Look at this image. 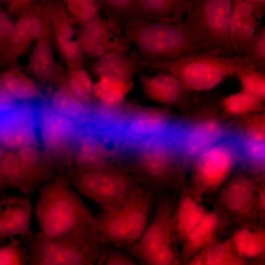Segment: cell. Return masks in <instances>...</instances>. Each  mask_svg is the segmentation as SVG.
Returning <instances> with one entry per match:
<instances>
[{
  "label": "cell",
  "mask_w": 265,
  "mask_h": 265,
  "mask_svg": "<svg viewBox=\"0 0 265 265\" xmlns=\"http://www.w3.org/2000/svg\"><path fill=\"white\" fill-rule=\"evenodd\" d=\"M39 234L55 238L93 226L94 216L63 177L47 182L39 190L35 210Z\"/></svg>",
  "instance_id": "1"
},
{
  "label": "cell",
  "mask_w": 265,
  "mask_h": 265,
  "mask_svg": "<svg viewBox=\"0 0 265 265\" xmlns=\"http://www.w3.org/2000/svg\"><path fill=\"white\" fill-rule=\"evenodd\" d=\"M122 31L143 62L169 61L207 52L191 40L183 22L134 19Z\"/></svg>",
  "instance_id": "2"
},
{
  "label": "cell",
  "mask_w": 265,
  "mask_h": 265,
  "mask_svg": "<svg viewBox=\"0 0 265 265\" xmlns=\"http://www.w3.org/2000/svg\"><path fill=\"white\" fill-rule=\"evenodd\" d=\"M185 28L197 45L207 52L235 55L230 39L232 0H186Z\"/></svg>",
  "instance_id": "3"
},
{
  "label": "cell",
  "mask_w": 265,
  "mask_h": 265,
  "mask_svg": "<svg viewBox=\"0 0 265 265\" xmlns=\"http://www.w3.org/2000/svg\"><path fill=\"white\" fill-rule=\"evenodd\" d=\"M153 204L152 191L140 187L124 203L103 210L93 224L101 244L120 248L135 242L149 223Z\"/></svg>",
  "instance_id": "4"
},
{
  "label": "cell",
  "mask_w": 265,
  "mask_h": 265,
  "mask_svg": "<svg viewBox=\"0 0 265 265\" xmlns=\"http://www.w3.org/2000/svg\"><path fill=\"white\" fill-rule=\"evenodd\" d=\"M152 68L169 73L195 92L208 91L228 77L246 67L242 55L228 57L205 52L169 61L145 62Z\"/></svg>",
  "instance_id": "5"
},
{
  "label": "cell",
  "mask_w": 265,
  "mask_h": 265,
  "mask_svg": "<svg viewBox=\"0 0 265 265\" xmlns=\"http://www.w3.org/2000/svg\"><path fill=\"white\" fill-rule=\"evenodd\" d=\"M102 250L93 226L55 238L38 233L30 245L29 260L34 265H90L96 263Z\"/></svg>",
  "instance_id": "6"
},
{
  "label": "cell",
  "mask_w": 265,
  "mask_h": 265,
  "mask_svg": "<svg viewBox=\"0 0 265 265\" xmlns=\"http://www.w3.org/2000/svg\"><path fill=\"white\" fill-rule=\"evenodd\" d=\"M173 210L169 200L159 201L153 218L140 237L125 247L140 263L153 265L179 263L173 243Z\"/></svg>",
  "instance_id": "7"
},
{
  "label": "cell",
  "mask_w": 265,
  "mask_h": 265,
  "mask_svg": "<svg viewBox=\"0 0 265 265\" xmlns=\"http://www.w3.org/2000/svg\"><path fill=\"white\" fill-rule=\"evenodd\" d=\"M70 182L79 191L103 210L121 205L140 188L126 174L102 167L82 168L71 175Z\"/></svg>",
  "instance_id": "8"
},
{
  "label": "cell",
  "mask_w": 265,
  "mask_h": 265,
  "mask_svg": "<svg viewBox=\"0 0 265 265\" xmlns=\"http://www.w3.org/2000/svg\"><path fill=\"white\" fill-rule=\"evenodd\" d=\"M238 156L237 145L223 138L194 159L193 179L204 192H212L224 183Z\"/></svg>",
  "instance_id": "9"
},
{
  "label": "cell",
  "mask_w": 265,
  "mask_h": 265,
  "mask_svg": "<svg viewBox=\"0 0 265 265\" xmlns=\"http://www.w3.org/2000/svg\"><path fill=\"white\" fill-rule=\"evenodd\" d=\"M36 109L28 102L0 115V145L17 150L38 145Z\"/></svg>",
  "instance_id": "10"
},
{
  "label": "cell",
  "mask_w": 265,
  "mask_h": 265,
  "mask_svg": "<svg viewBox=\"0 0 265 265\" xmlns=\"http://www.w3.org/2000/svg\"><path fill=\"white\" fill-rule=\"evenodd\" d=\"M78 38L85 55L97 59L111 52L127 53L130 43L121 28L100 15L81 25Z\"/></svg>",
  "instance_id": "11"
},
{
  "label": "cell",
  "mask_w": 265,
  "mask_h": 265,
  "mask_svg": "<svg viewBox=\"0 0 265 265\" xmlns=\"http://www.w3.org/2000/svg\"><path fill=\"white\" fill-rule=\"evenodd\" d=\"M43 9V2L34 1L17 18L8 48L0 54V68L15 63L36 41L41 31Z\"/></svg>",
  "instance_id": "12"
},
{
  "label": "cell",
  "mask_w": 265,
  "mask_h": 265,
  "mask_svg": "<svg viewBox=\"0 0 265 265\" xmlns=\"http://www.w3.org/2000/svg\"><path fill=\"white\" fill-rule=\"evenodd\" d=\"M169 127L168 118L162 111L148 109L138 112L122 122L117 130L118 140L130 144L163 134Z\"/></svg>",
  "instance_id": "13"
},
{
  "label": "cell",
  "mask_w": 265,
  "mask_h": 265,
  "mask_svg": "<svg viewBox=\"0 0 265 265\" xmlns=\"http://www.w3.org/2000/svg\"><path fill=\"white\" fill-rule=\"evenodd\" d=\"M230 39L236 55H243L253 44L261 29V21L254 13L252 4L232 0Z\"/></svg>",
  "instance_id": "14"
},
{
  "label": "cell",
  "mask_w": 265,
  "mask_h": 265,
  "mask_svg": "<svg viewBox=\"0 0 265 265\" xmlns=\"http://www.w3.org/2000/svg\"><path fill=\"white\" fill-rule=\"evenodd\" d=\"M38 108L37 121L43 145L49 149L60 147L75 132V121L57 112L50 104H43Z\"/></svg>",
  "instance_id": "15"
},
{
  "label": "cell",
  "mask_w": 265,
  "mask_h": 265,
  "mask_svg": "<svg viewBox=\"0 0 265 265\" xmlns=\"http://www.w3.org/2000/svg\"><path fill=\"white\" fill-rule=\"evenodd\" d=\"M174 150L162 135L145 140L140 144L139 153L141 169L152 181L161 180L171 167Z\"/></svg>",
  "instance_id": "16"
},
{
  "label": "cell",
  "mask_w": 265,
  "mask_h": 265,
  "mask_svg": "<svg viewBox=\"0 0 265 265\" xmlns=\"http://www.w3.org/2000/svg\"><path fill=\"white\" fill-rule=\"evenodd\" d=\"M226 130L215 118H207L193 125L182 135L178 147L183 155L193 160L209 148L224 138Z\"/></svg>",
  "instance_id": "17"
},
{
  "label": "cell",
  "mask_w": 265,
  "mask_h": 265,
  "mask_svg": "<svg viewBox=\"0 0 265 265\" xmlns=\"http://www.w3.org/2000/svg\"><path fill=\"white\" fill-rule=\"evenodd\" d=\"M52 37L49 21L44 6L41 31L35 41L28 64L31 74L43 83L53 79L57 72V66L53 53Z\"/></svg>",
  "instance_id": "18"
},
{
  "label": "cell",
  "mask_w": 265,
  "mask_h": 265,
  "mask_svg": "<svg viewBox=\"0 0 265 265\" xmlns=\"http://www.w3.org/2000/svg\"><path fill=\"white\" fill-rule=\"evenodd\" d=\"M258 190L253 179L238 176L225 186L221 192L220 200L228 212L237 216H246L258 204Z\"/></svg>",
  "instance_id": "19"
},
{
  "label": "cell",
  "mask_w": 265,
  "mask_h": 265,
  "mask_svg": "<svg viewBox=\"0 0 265 265\" xmlns=\"http://www.w3.org/2000/svg\"><path fill=\"white\" fill-rule=\"evenodd\" d=\"M30 213V203L26 199L13 198L2 201L0 204V238L29 234Z\"/></svg>",
  "instance_id": "20"
},
{
  "label": "cell",
  "mask_w": 265,
  "mask_h": 265,
  "mask_svg": "<svg viewBox=\"0 0 265 265\" xmlns=\"http://www.w3.org/2000/svg\"><path fill=\"white\" fill-rule=\"evenodd\" d=\"M145 93L153 100L164 104H172L185 99L193 92L176 77L163 72L142 79Z\"/></svg>",
  "instance_id": "21"
},
{
  "label": "cell",
  "mask_w": 265,
  "mask_h": 265,
  "mask_svg": "<svg viewBox=\"0 0 265 265\" xmlns=\"http://www.w3.org/2000/svg\"><path fill=\"white\" fill-rule=\"evenodd\" d=\"M139 61L136 54L111 52L97 58L92 69L99 78L107 77L131 82Z\"/></svg>",
  "instance_id": "22"
},
{
  "label": "cell",
  "mask_w": 265,
  "mask_h": 265,
  "mask_svg": "<svg viewBox=\"0 0 265 265\" xmlns=\"http://www.w3.org/2000/svg\"><path fill=\"white\" fill-rule=\"evenodd\" d=\"M218 223L219 218L215 213L206 212L183 240L181 259L183 263H187L196 254L214 241Z\"/></svg>",
  "instance_id": "23"
},
{
  "label": "cell",
  "mask_w": 265,
  "mask_h": 265,
  "mask_svg": "<svg viewBox=\"0 0 265 265\" xmlns=\"http://www.w3.org/2000/svg\"><path fill=\"white\" fill-rule=\"evenodd\" d=\"M0 84L17 101L29 102L41 96L37 85L15 63L0 72Z\"/></svg>",
  "instance_id": "24"
},
{
  "label": "cell",
  "mask_w": 265,
  "mask_h": 265,
  "mask_svg": "<svg viewBox=\"0 0 265 265\" xmlns=\"http://www.w3.org/2000/svg\"><path fill=\"white\" fill-rule=\"evenodd\" d=\"M140 19L164 22H183L186 0H138Z\"/></svg>",
  "instance_id": "25"
},
{
  "label": "cell",
  "mask_w": 265,
  "mask_h": 265,
  "mask_svg": "<svg viewBox=\"0 0 265 265\" xmlns=\"http://www.w3.org/2000/svg\"><path fill=\"white\" fill-rule=\"evenodd\" d=\"M43 4L56 47L74 39L75 24L63 0H46Z\"/></svg>",
  "instance_id": "26"
},
{
  "label": "cell",
  "mask_w": 265,
  "mask_h": 265,
  "mask_svg": "<svg viewBox=\"0 0 265 265\" xmlns=\"http://www.w3.org/2000/svg\"><path fill=\"white\" fill-rule=\"evenodd\" d=\"M229 241L236 253L245 261L259 258L265 251V232L263 229L240 228L234 233Z\"/></svg>",
  "instance_id": "27"
},
{
  "label": "cell",
  "mask_w": 265,
  "mask_h": 265,
  "mask_svg": "<svg viewBox=\"0 0 265 265\" xmlns=\"http://www.w3.org/2000/svg\"><path fill=\"white\" fill-rule=\"evenodd\" d=\"M196 265H239L246 263L234 250L230 241H212L187 262Z\"/></svg>",
  "instance_id": "28"
},
{
  "label": "cell",
  "mask_w": 265,
  "mask_h": 265,
  "mask_svg": "<svg viewBox=\"0 0 265 265\" xmlns=\"http://www.w3.org/2000/svg\"><path fill=\"white\" fill-rule=\"evenodd\" d=\"M206 212L204 208L192 197L185 196L181 198L174 213L173 224L174 231L182 241Z\"/></svg>",
  "instance_id": "29"
},
{
  "label": "cell",
  "mask_w": 265,
  "mask_h": 265,
  "mask_svg": "<svg viewBox=\"0 0 265 265\" xmlns=\"http://www.w3.org/2000/svg\"><path fill=\"white\" fill-rule=\"evenodd\" d=\"M2 167L8 185L17 188L25 194L31 193L35 188L16 152L13 150H4Z\"/></svg>",
  "instance_id": "30"
},
{
  "label": "cell",
  "mask_w": 265,
  "mask_h": 265,
  "mask_svg": "<svg viewBox=\"0 0 265 265\" xmlns=\"http://www.w3.org/2000/svg\"><path fill=\"white\" fill-rule=\"evenodd\" d=\"M100 11L121 29L129 21L140 19L138 0H98Z\"/></svg>",
  "instance_id": "31"
},
{
  "label": "cell",
  "mask_w": 265,
  "mask_h": 265,
  "mask_svg": "<svg viewBox=\"0 0 265 265\" xmlns=\"http://www.w3.org/2000/svg\"><path fill=\"white\" fill-rule=\"evenodd\" d=\"M49 104L57 112L75 121L80 120L87 115L86 108L70 92L66 82L53 92Z\"/></svg>",
  "instance_id": "32"
},
{
  "label": "cell",
  "mask_w": 265,
  "mask_h": 265,
  "mask_svg": "<svg viewBox=\"0 0 265 265\" xmlns=\"http://www.w3.org/2000/svg\"><path fill=\"white\" fill-rule=\"evenodd\" d=\"M263 100L247 91L242 90L231 94L222 100L225 112L231 116H245L259 112Z\"/></svg>",
  "instance_id": "33"
},
{
  "label": "cell",
  "mask_w": 265,
  "mask_h": 265,
  "mask_svg": "<svg viewBox=\"0 0 265 265\" xmlns=\"http://www.w3.org/2000/svg\"><path fill=\"white\" fill-rule=\"evenodd\" d=\"M16 153L35 188L50 180V172L43 165L41 155L36 146L23 147L16 150Z\"/></svg>",
  "instance_id": "34"
},
{
  "label": "cell",
  "mask_w": 265,
  "mask_h": 265,
  "mask_svg": "<svg viewBox=\"0 0 265 265\" xmlns=\"http://www.w3.org/2000/svg\"><path fill=\"white\" fill-rule=\"evenodd\" d=\"M131 82L103 77L93 85V93L104 104L112 106L123 100L130 89Z\"/></svg>",
  "instance_id": "35"
},
{
  "label": "cell",
  "mask_w": 265,
  "mask_h": 265,
  "mask_svg": "<svg viewBox=\"0 0 265 265\" xmlns=\"http://www.w3.org/2000/svg\"><path fill=\"white\" fill-rule=\"evenodd\" d=\"M74 24L82 25L100 15L98 0H63Z\"/></svg>",
  "instance_id": "36"
},
{
  "label": "cell",
  "mask_w": 265,
  "mask_h": 265,
  "mask_svg": "<svg viewBox=\"0 0 265 265\" xmlns=\"http://www.w3.org/2000/svg\"><path fill=\"white\" fill-rule=\"evenodd\" d=\"M242 90L252 93L262 100L265 97V76L264 72L250 68H241L235 74Z\"/></svg>",
  "instance_id": "37"
},
{
  "label": "cell",
  "mask_w": 265,
  "mask_h": 265,
  "mask_svg": "<svg viewBox=\"0 0 265 265\" xmlns=\"http://www.w3.org/2000/svg\"><path fill=\"white\" fill-rule=\"evenodd\" d=\"M238 155L250 165L263 170L265 162V141L251 140L242 137L237 145Z\"/></svg>",
  "instance_id": "38"
},
{
  "label": "cell",
  "mask_w": 265,
  "mask_h": 265,
  "mask_svg": "<svg viewBox=\"0 0 265 265\" xmlns=\"http://www.w3.org/2000/svg\"><path fill=\"white\" fill-rule=\"evenodd\" d=\"M246 116L240 123L243 137L254 140L265 141V113L257 112Z\"/></svg>",
  "instance_id": "39"
},
{
  "label": "cell",
  "mask_w": 265,
  "mask_h": 265,
  "mask_svg": "<svg viewBox=\"0 0 265 265\" xmlns=\"http://www.w3.org/2000/svg\"><path fill=\"white\" fill-rule=\"evenodd\" d=\"M249 68L264 72L265 68V26L261 27L257 38L242 55Z\"/></svg>",
  "instance_id": "40"
},
{
  "label": "cell",
  "mask_w": 265,
  "mask_h": 265,
  "mask_svg": "<svg viewBox=\"0 0 265 265\" xmlns=\"http://www.w3.org/2000/svg\"><path fill=\"white\" fill-rule=\"evenodd\" d=\"M57 49L68 70L82 67L85 54L78 38L61 45Z\"/></svg>",
  "instance_id": "41"
},
{
  "label": "cell",
  "mask_w": 265,
  "mask_h": 265,
  "mask_svg": "<svg viewBox=\"0 0 265 265\" xmlns=\"http://www.w3.org/2000/svg\"><path fill=\"white\" fill-rule=\"evenodd\" d=\"M99 265H134L137 262L132 258L120 251L112 249H103L96 262Z\"/></svg>",
  "instance_id": "42"
},
{
  "label": "cell",
  "mask_w": 265,
  "mask_h": 265,
  "mask_svg": "<svg viewBox=\"0 0 265 265\" xmlns=\"http://www.w3.org/2000/svg\"><path fill=\"white\" fill-rule=\"evenodd\" d=\"M14 23L7 10L0 6V54L8 48Z\"/></svg>",
  "instance_id": "43"
},
{
  "label": "cell",
  "mask_w": 265,
  "mask_h": 265,
  "mask_svg": "<svg viewBox=\"0 0 265 265\" xmlns=\"http://www.w3.org/2000/svg\"><path fill=\"white\" fill-rule=\"evenodd\" d=\"M24 256L14 245L0 248V265H19L24 263Z\"/></svg>",
  "instance_id": "44"
},
{
  "label": "cell",
  "mask_w": 265,
  "mask_h": 265,
  "mask_svg": "<svg viewBox=\"0 0 265 265\" xmlns=\"http://www.w3.org/2000/svg\"><path fill=\"white\" fill-rule=\"evenodd\" d=\"M66 84L72 94L80 101H85L89 99L88 94L77 78L70 72H68Z\"/></svg>",
  "instance_id": "45"
},
{
  "label": "cell",
  "mask_w": 265,
  "mask_h": 265,
  "mask_svg": "<svg viewBox=\"0 0 265 265\" xmlns=\"http://www.w3.org/2000/svg\"><path fill=\"white\" fill-rule=\"evenodd\" d=\"M35 0H4L6 10L12 18H17Z\"/></svg>",
  "instance_id": "46"
},
{
  "label": "cell",
  "mask_w": 265,
  "mask_h": 265,
  "mask_svg": "<svg viewBox=\"0 0 265 265\" xmlns=\"http://www.w3.org/2000/svg\"><path fill=\"white\" fill-rule=\"evenodd\" d=\"M79 80L86 92L91 95L93 93V84L88 73L82 67L73 70H69Z\"/></svg>",
  "instance_id": "47"
},
{
  "label": "cell",
  "mask_w": 265,
  "mask_h": 265,
  "mask_svg": "<svg viewBox=\"0 0 265 265\" xmlns=\"http://www.w3.org/2000/svg\"><path fill=\"white\" fill-rule=\"evenodd\" d=\"M17 104V101L0 84V115L10 110Z\"/></svg>",
  "instance_id": "48"
},
{
  "label": "cell",
  "mask_w": 265,
  "mask_h": 265,
  "mask_svg": "<svg viewBox=\"0 0 265 265\" xmlns=\"http://www.w3.org/2000/svg\"><path fill=\"white\" fill-rule=\"evenodd\" d=\"M253 6L254 15L261 21L265 12V0H255Z\"/></svg>",
  "instance_id": "49"
},
{
  "label": "cell",
  "mask_w": 265,
  "mask_h": 265,
  "mask_svg": "<svg viewBox=\"0 0 265 265\" xmlns=\"http://www.w3.org/2000/svg\"><path fill=\"white\" fill-rule=\"evenodd\" d=\"M4 150V149H3V147L0 145V193L5 186L8 185L4 176L2 167V161Z\"/></svg>",
  "instance_id": "50"
},
{
  "label": "cell",
  "mask_w": 265,
  "mask_h": 265,
  "mask_svg": "<svg viewBox=\"0 0 265 265\" xmlns=\"http://www.w3.org/2000/svg\"><path fill=\"white\" fill-rule=\"evenodd\" d=\"M265 189L258 190V203L262 211L265 210Z\"/></svg>",
  "instance_id": "51"
},
{
  "label": "cell",
  "mask_w": 265,
  "mask_h": 265,
  "mask_svg": "<svg viewBox=\"0 0 265 265\" xmlns=\"http://www.w3.org/2000/svg\"><path fill=\"white\" fill-rule=\"evenodd\" d=\"M241 0L249 3L252 5L254 4L255 1V0Z\"/></svg>",
  "instance_id": "52"
},
{
  "label": "cell",
  "mask_w": 265,
  "mask_h": 265,
  "mask_svg": "<svg viewBox=\"0 0 265 265\" xmlns=\"http://www.w3.org/2000/svg\"><path fill=\"white\" fill-rule=\"evenodd\" d=\"M4 4V0H0V6Z\"/></svg>",
  "instance_id": "53"
}]
</instances>
